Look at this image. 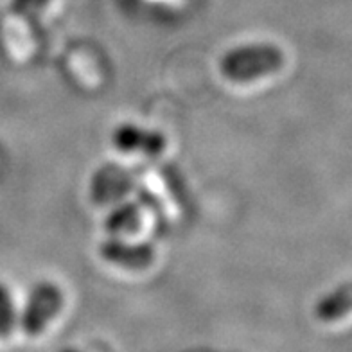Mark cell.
Returning <instances> with one entry per match:
<instances>
[{"label":"cell","instance_id":"1","mask_svg":"<svg viewBox=\"0 0 352 352\" xmlns=\"http://www.w3.org/2000/svg\"><path fill=\"white\" fill-rule=\"evenodd\" d=\"M284 67V52L272 43L236 47L223 56L219 70L234 83H250L268 78Z\"/></svg>","mask_w":352,"mask_h":352},{"label":"cell","instance_id":"2","mask_svg":"<svg viewBox=\"0 0 352 352\" xmlns=\"http://www.w3.org/2000/svg\"><path fill=\"white\" fill-rule=\"evenodd\" d=\"M63 307V293L56 284L42 283L36 286L29 297L28 307L23 311L22 327L28 336L42 334L47 324L54 318Z\"/></svg>","mask_w":352,"mask_h":352},{"label":"cell","instance_id":"3","mask_svg":"<svg viewBox=\"0 0 352 352\" xmlns=\"http://www.w3.org/2000/svg\"><path fill=\"white\" fill-rule=\"evenodd\" d=\"M352 311V280L342 283L333 292L320 298L315 306V315L320 322L333 324Z\"/></svg>","mask_w":352,"mask_h":352},{"label":"cell","instance_id":"4","mask_svg":"<svg viewBox=\"0 0 352 352\" xmlns=\"http://www.w3.org/2000/svg\"><path fill=\"white\" fill-rule=\"evenodd\" d=\"M117 148L124 151H146L149 155L160 153L166 146V140L160 133L142 130L137 126H121L113 135Z\"/></svg>","mask_w":352,"mask_h":352},{"label":"cell","instance_id":"5","mask_svg":"<svg viewBox=\"0 0 352 352\" xmlns=\"http://www.w3.org/2000/svg\"><path fill=\"white\" fill-rule=\"evenodd\" d=\"M102 255L110 263L124 266V268L139 270L153 263V248L149 245H121V243H107L102 245Z\"/></svg>","mask_w":352,"mask_h":352},{"label":"cell","instance_id":"6","mask_svg":"<svg viewBox=\"0 0 352 352\" xmlns=\"http://www.w3.org/2000/svg\"><path fill=\"white\" fill-rule=\"evenodd\" d=\"M140 225V210L135 205H126L117 212L111 214L108 219V228L111 232H124V234H133V230Z\"/></svg>","mask_w":352,"mask_h":352},{"label":"cell","instance_id":"7","mask_svg":"<svg viewBox=\"0 0 352 352\" xmlns=\"http://www.w3.org/2000/svg\"><path fill=\"white\" fill-rule=\"evenodd\" d=\"M51 0H11V13L23 20H33L40 16Z\"/></svg>","mask_w":352,"mask_h":352},{"label":"cell","instance_id":"8","mask_svg":"<svg viewBox=\"0 0 352 352\" xmlns=\"http://www.w3.org/2000/svg\"><path fill=\"white\" fill-rule=\"evenodd\" d=\"M14 325V307L10 292L0 284V336H8Z\"/></svg>","mask_w":352,"mask_h":352},{"label":"cell","instance_id":"9","mask_svg":"<svg viewBox=\"0 0 352 352\" xmlns=\"http://www.w3.org/2000/svg\"><path fill=\"white\" fill-rule=\"evenodd\" d=\"M63 352H78V351H63Z\"/></svg>","mask_w":352,"mask_h":352}]
</instances>
